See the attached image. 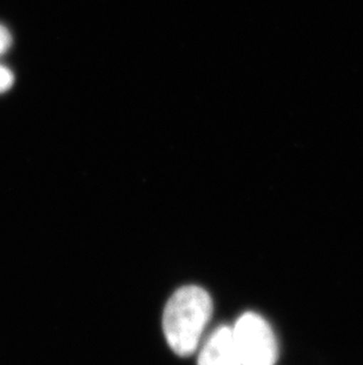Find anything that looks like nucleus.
<instances>
[{
  "label": "nucleus",
  "instance_id": "nucleus-4",
  "mask_svg": "<svg viewBox=\"0 0 363 365\" xmlns=\"http://www.w3.org/2000/svg\"><path fill=\"white\" fill-rule=\"evenodd\" d=\"M14 76L6 66H0V93H5L14 86Z\"/></svg>",
  "mask_w": 363,
  "mask_h": 365
},
{
  "label": "nucleus",
  "instance_id": "nucleus-5",
  "mask_svg": "<svg viewBox=\"0 0 363 365\" xmlns=\"http://www.w3.org/2000/svg\"><path fill=\"white\" fill-rule=\"evenodd\" d=\"M12 44V36L9 29L0 24V55H3Z\"/></svg>",
  "mask_w": 363,
  "mask_h": 365
},
{
  "label": "nucleus",
  "instance_id": "nucleus-1",
  "mask_svg": "<svg viewBox=\"0 0 363 365\" xmlns=\"http://www.w3.org/2000/svg\"><path fill=\"white\" fill-rule=\"evenodd\" d=\"M213 309L211 297L199 286H184L172 294L163 314V330L176 355L186 357L196 351Z\"/></svg>",
  "mask_w": 363,
  "mask_h": 365
},
{
  "label": "nucleus",
  "instance_id": "nucleus-2",
  "mask_svg": "<svg viewBox=\"0 0 363 365\" xmlns=\"http://www.w3.org/2000/svg\"><path fill=\"white\" fill-rule=\"evenodd\" d=\"M231 329L242 365H275L278 357V341L263 317L247 312Z\"/></svg>",
  "mask_w": 363,
  "mask_h": 365
},
{
  "label": "nucleus",
  "instance_id": "nucleus-3",
  "mask_svg": "<svg viewBox=\"0 0 363 365\" xmlns=\"http://www.w3.org/2000/svg\"><path fill=\"white\" fill-rule=\"evenodd\" d=\"M199 365H242L231 327L214 331L199 352Z\"/></svg>",
  "mask_w": 363,
  "mask_h": 365
}]
</instances>
